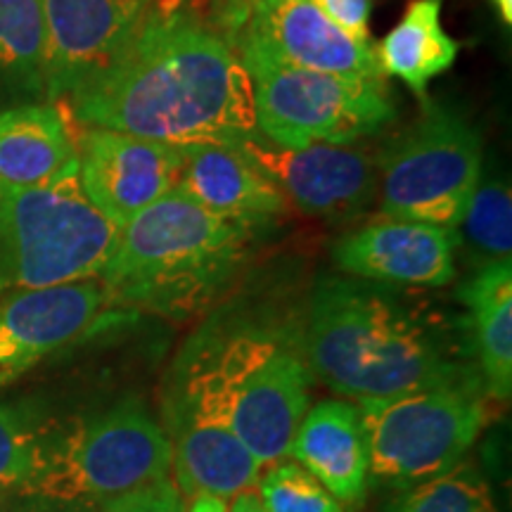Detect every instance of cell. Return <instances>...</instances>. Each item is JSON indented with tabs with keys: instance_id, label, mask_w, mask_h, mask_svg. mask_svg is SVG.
Wrapping results in <instances>:
<instances>
[{
	"instance_id": "1",
	"label": "cell",
	"mask_w": 512,
	"mask_h": 512,
	"mask_svg": "<svg viewBox=\"0 0 512 512\" xmlns=\"http://www.w3.org/2000/svg\"><path fill=\"white\" fill-rule=\"evenodd\" d=\"M60 102L83 126L178 147L233 145L259 133L238 53L188 0H152L117 60Z\"/></svg>"
},
{
	"instance_id": "2",
	"label": "cell",
	"mask_w": 512,
	"mask_h": 512,
	"mask_svg": "<svg viewBox=\"0 0 512 512\" xmlns=\"http://www.w3.org/2000/svg\"><path fill=\"white\" fill-rule=\"evenodd\" d=\"M299 335L313 377L347 399L484 384L463 342L392 285L320 275L299 304Z\"/></svg>"
},
{
	"instance_id": "3",
	"label": "cell",
	"mask_w": 512,
	"mask_h": 512,
	"mask_svg": "<svg viewBox=\"0 0 512 512\" xmlns=\"http://www.w3.org/2000/svg\"><path fill=\"white\" fill-rule=\"evenodd\" d=\"M256 238L259 230L174 188L119 228L98 278L117 313L197 318L230 292Z\"/></svg>"
},
{
	"instance_id": "4",
	"label": "cell",
	"mask_w": 512,
	"mask_h": 512,
	"mask_svg": "<svg viewBox=\"0 0 512 512\" xmlns=\"http://www.w3.org/2000/svg\"><path fill=\"white\" fill-rule=\"evenodd\" d=\"M226 380L230 422L261 465L280 463L311 408L313 373L299 335V309L240 304L204 320Z\"/></svg>"
},
{
	"instance_id": "5",
	"label": "cell",
	"mask_w": 512,
	"mask_h": 512,
	"mask_svg": "<svg viewBox=\"0 0 512 512\" xmlns=\"http://www.w3.org/2000/svg\"><path fill=\"white\" fill-rule=\"evenodd\" d=\"M119 226L83 192L79 162L0 200V297L98 278Z\"/></svg>"
},
{
	"instance_id": "6",
	"label": "cell",
	"mask_w": 512,
	"mask_h": 512,
	"mask_svg": "<svg viewBox=\"0 0 512 512\" xmlns=\"http://www.w3.org/2000/svg\"><path fill=\"white\" fill-rule=\"evenodd\" d=\"M235 53L252 81L259 136L278 147L354 145L396 117L387 81L297 67L249 36L240 38Z\"/></svg>"
},
{
	"instance_id": "7",
	"label": "cell",
	"mask_w": 512,
	"mask_h": 512,
	"mask_svg": "<svg viewBox=\"0 0 512 512\" xmlns=\"http://www.w3.org/2000/svg\"><path fill=\"white\" fill-rule=\"evenodd\" d=\"M162 425L174 451L171 470L183 498H233L259 482L264 465L233 430L226 380L207 323L183 344L169 370Z\"/></svg>"
},
{
	"instance_id": "8",
	"label": "cell",
	"mask_w": 512,
	"mask_h": 512,
	"mask_svg": "<svg viewBox=\"0 0 512 512\" xmlns=\"http://www.w3.org/2000/svg\"><path fill=\"white\" fill-rule=\"evenodd\" d=\"M164 425L140 399H121L93 418L62 420L27 496L105 503L171 477Z\"/></svg>"
},
{
	"instance_id": "9",
	"label": "cell",
	"mask_w": 512,
	"mask_h": 512,
	"mask_svg": "<svg viewBox=\"0 0 512 512\" xmlns=\"http://www.w3.org/2000/svg\"><path fill=\"white\" fill-rule=\"evenodd\" d=\"M484 384H446L356 401L370 486L406 491L463 463L486 425Z\"/></svg>"
},
{
	"instance_id": "10",
	"label": "cell",
	"mask_w": 512,
	"mask_h": 512,
	"mask_svg": "<svg viewBox=\"0 0 512 512\" xmlns=\"http://www.w3.org/2000/svg\"><path fill=\"white\" fill-rule=\"evenodd\" d=\"M382 216L458 228L482 183V136L465 114L430 105L377 157Z\"/></svg>"
},
{
	"instance_id": "11",
	"label": "cell",
	"mask_w": 512,
	"mask_h": 512,
	"mask_svg": "<svg viewBox=\"0 0 512 512\" xmlns=\"http://www.w3.org/2000/svg\"><path fill=\"white\" fill-rule=\"evenodd\" d=\"M233 145L278 185L287 202L313 219H356L380 192L377 157L361 147L332 143L278 147L259 133Z\"/></svg>"
},
{
	"instance_id": "12",
	"label": "cell",
	"mask_w": 512,
	"mask_h": 512,
	"mask_svg": "<svg viewBox=\"0 0 512 512\" xmlns=\"http://www.w3.org/2000/svg\"><path fill=\"white\" fill-rule=\"evenodd\" d=\"M117 316L100 278L0 297V389Z\"/></svg>"
},
{
	"instance_id": "13",
	"label": "cell",
	"mask_w": 512,
	"mask_h": 512,
	"mask_svg": "<svg viewBox=\"0 0 512 512\" xmlns=\"http://www.w3.org/2000/svg\"><path fill=\"white\" fill-rule=\"evenodd\" d=\"M76 162L88 200L121 228L178 188L183 147L86 126L76 131Z\"/></svg>"
},
{
	"instance_id": "14",
	"label": "cell",
	"mask_w": 512,
	"mask_h": 512,
	"mask_svg": "<svg viewBox=\"0 0 512 512\" xmlns=\"http://www.w3.org/2000/svg\"><path fill=\"white\" fill-rule=\"evenodd\" d=\"M150 5L152 0H41L48 102L67 100L105 72L136 34Z\"/></svg>"
},
{
	"instance_id": "15",
	"label": "cell",
	"mask_w": 512,
	"mask_h": 512,
	"mask_svg": "<svg viewBox=\"0 0 512 512\" xmlns=\"http://www.w3.org/2000/svg\"><path fill=\"white\" fill-rule=\"evenodd\" d=\"M458 247L456 228L382 216L342 235L332 261L344 275L370 283L437 290L456 278Z\"/></svg>"
},
{
	"instance_id": "16",
	"label": "cell",
	"mask_w": 512,
	"mask_h": 512,
	"mask_svg": "<svg viewBox=\"0 0 512 512\" xmlns=\"http://www.w3.org/2000/svg\"><path fill=\"white\" fill-rule=\"evenodd\" d=\"M242 36L313 72L387 81L373 43H358L344 34L313 0H247Z\"/></svg>"
},
{
	"instance_id": "17",
	"label": "cell",
	"mask_w": 512,
	"mask_h": 512,
	"mask_svg": "<svg viewBox=\"0 0 512 512\" xmlns=\"http://www.w3.org/2000/svg\"><path fill=\"white\" fill-rule=\"evenodd\" d=\"M178 190L204 209L254 230L275 226L290 202L271 178L235 145L202 143L183 147Z\"/></svg>"
},
{
	"instance_id": "18",
	"label": "cell",
	"mask_w": 512,
	"mask_h": 512,
	"mask_svg": "<svg viewBox=\"0 0 512 512\" xmlns=\"http://www.w3.org/2000/svg\"><path fill=\"white\" fill-rule=\"evenodd\" d=\"M342 505L363 503L368 489V446L356 403L320 401L306 411L290 453Z\"/></svg>"
},
{
	"instance_id": "19",
	"label": "cell",
	"mask_w": 512,
	"mask_h": 512,
	"mask_svg": "<svg viewBox=\"0 0 512 512\" xmlns=\"http://www.w3.org/2000/svg\"><path fill=\"white\" fill-rule=\"evenodd\" d=\"M465 306V349L486 394H512V259L477 266L458 292Z\"/></svg>"
},
{
	"instance_id": "20",
	"label": "cell",
	"mask_w": 512,
	"mask_h": 512,
	"mask_svg": "<svg viewBox=\"0 0 512 512\" xmlns=\"http://www.w3.org/2000/svg\"><path fill=\"white\" fill-rule=\"evenodd\" d=\"M76 162V131L60 102H27L0 110V183L38 188Z\"/></svg>"
},
{
	"instance_id": "21",
	"label": "cell",
	"mask_w": 512,
	"mask_h": 512,
	"mask_svg": "<svg viewBox=\"0 0 512 512\" xmlns=\"http://www.w3.org/2000/svg\"><path fill=\"white\" fill-rule=\"evenodd\" d=\"M441 8L444 0H413L375 50L384 76L403 81L418 98H425L430 83L448 72L460 53V43L441 24Z\"/></svg>"
},
{
	"instance_id": "22",
	"label": "cell",
	"mask_w": 512,
	"mask_h": 512,
	"mask_svg": "<svg viewBox=\"0 0 512 512\" xmlns=\"http://www.w3.org/2000/svg\"><path fill=\"white\" fill-rule=\"evenodd\" d=\"M41 0H0V95L46 98Z\"/></svg>"
},
{
	"instance_id": "23",
	"label": "cell",
	"mask_w": 512,
	"mask_h": 512,
	"mask_svg": "<svg viewBox=\"0 0 512 512\" xmlns=\"http://www.w3.org/2000/svg\"><path fill=\"white\" fill-rule=\"evenodd\" d=\"M57 418L24 403H0V491L27 496L60 430Z\"/></svg>"
},
{
	"instance_id": "24",
	"label": "cell",
	"mask_w": 512,
	"mask_h": 512,
	"mask_svg": "<svg viewBox=\"0 0 512 512\" xmlns=\"http://www.w3.org/2000/svg\"><path fill=\"white\" fill-rule=\"evenodd\" d=\"M458 245L470 249L479 261H508L512 256V192L505 181L479 183L463 221L458 223Z\"/></svg>"
},
{
	"instance_id": "25",
	"label": "cell",
	"mask_w": 512,
	"mask_h": 512,
	"mask_svg": "<svg viewBox=\"0 0 512 512\" xmlns=\"http://www.w3.org/2000/svg\"><path fill=\"white\" fill-rule=\"evenodd\" d=\"M387 512H498L489 482L472 463L401 491Z\"/></svg>"
},
{
	"instance_id": "26",
	"label": "cell",
	"mask_w": 512,
	"mask_h": 512,
	"mask_svg": "<svg viewBox=\"0 0 512 512\" xmlns=\"http://www.w3.org/2000/svg\"><path fill=\"white\" fill-rule=\"evenodd\" d=\"M268 512H344L342 503L297 460L273 465L259 482Z\"/></svg>"
},
{
	"instance_id": "27",
	"label": "cell",
	"mask_w": 512,
	"mask_h": 512,
	"mask_svg": "<svg viewBox=\"0 0 512 512\" xmlns=\"http://www.w3.org/2000/svg\"><path fill=\"white\" fill-rule=\"evenodd\" d=\"M183 494L178 491L174 477L140 486L117 498L102 503V512H185Z\"/></svg>"
},
{
	"instance_id": "28",
	"label": "cell",
	"mask_w": 512,
	"mask_h": 512,
	"mask_svg": "<svg viewBox=\"0 0 512 512\" xmlns=\"http://www.w3.org/2000/svg\"><path fill=\"white\" fill-rule=\"evenodd\" d=\"M344 34L358 43H370L373 0H313Z\"/></svg>"
},
{
	"instance_id": "29",
	"label": "cell",
	"mask_w": 512,
	"mask_h": 512,
	"mask_svg": "<svg viewBox=\"0 0 512 512\" xmlns=\"http://www.w3.org/2000/svg\"><path fill=\"white\" fill-rule=\"evenodd\" d=\"M22 512H102V503L93 501H48V498H22Z\"/></svg>"
},
{
	"instance_id": "30",
	"label": "cell",
	"mask_w": 512,
	"mask_h": 512,
	"mask_svg": "<svg viewBox=\"0 0 512 512\" xmlns=\"http://www.w3.org/2000/svg\"><path fill=\"white\" fill-rule=\"evenodd\" d=\"M228 512H268V510L264 508V501H261L259 491L247 489L233 496V503H230Z\"/></svg>"
},
{
	"instance_id": "31",
	"label": "cell",
	"mask_w": 512,
	"mask_h": 512,
	"mask_svg": "<svg viewBox=\"0 0 512 512\" xmlns=\"http://www.w3.org/2000/svg\"><path fill=\"white\" fill-rule=\"evenodd\" d=\"M185 512H228L226 498L211 496V494H197L190 498V508Z\"/></svg>"
},
{
	"instance_id": "32",
	"label": "cell",
	"mask_w": 512,
	"mask_h": 512,
	"mask_svg": "<svg viewBox=\"0 0 512 512\" xmlns=\"http://www.w3.org/2000/svg\"><path fill=\"white\" fill-rule=\"evenodd\" d=\"M496 8H498V15H501V19L505 24H512V0H494Z\"/></svg>"
},
{
	"instance_id": "33",
	"label": "cell",
	"mask_w": 512,
	"mask_h": 512,
	"mask_svg": "<svg viewBox=\"0 0 512 512\" xmlns=\"http://www.w3.org/2000/svg\"><path fill=\"white\" fill-rule=\"evenodd\" d=\"M5 190H8V188H5V185H3V183H0V200H3V195H5Z\"/></svg>"
}]
</instances>
